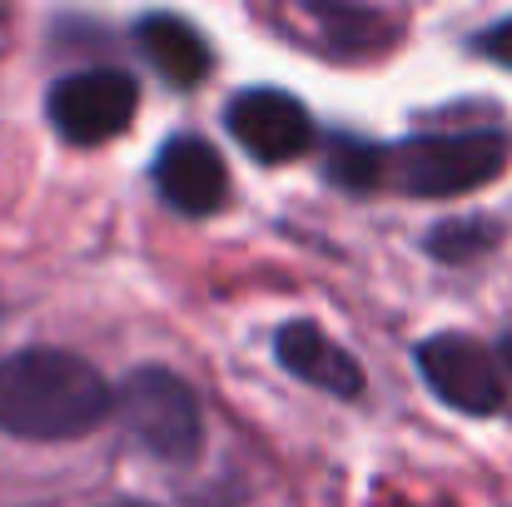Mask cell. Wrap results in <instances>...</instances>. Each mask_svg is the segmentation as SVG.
Returning a JSON list of instances; mask_svg holds the SVG:
<instances>
[{
	"label": "cell",
	"instance_id": "3957f363",
	"mask_svg": "<svg viewBox=\"0 0 512 507\" xmlns=\"http://www.w3.org/2000/svg\"><path fill=\"white\" fill-rule=\"evenodd\" d=\"M115 413L165 463H194L204 448V413L194 388L170 368H135L115 393Z\"/></svg>",
	"mask_w": 512,
	"mask_h": 507
},
{
	"label": "cell",
	"instance_id": "277c9868",
	"mask_svg": "<svg viewBox=\"0 0 512 507\" xmlns=\"http://www.w3.org/2000/svg\"><path fill=\"white\" fill-rule=\"evenodd\" d=\"M140 110V85L125 70H75L50 90V125L70 145H105L130 130Z\"/></svg>",
	"mask_w": 512,
	"mask_h": 507
},
{
	"label": "cell",
	"instance_id": "4fadbf2b",
	"mask_svg": "<svg viewBox=\"0 0 512 507\" xmlns=\"http://www.w3.org/2000/svg\"><path fill=\"white\" fill-rule=\"evenodd\" d=\"M105 507H150V503H105Z\"/></svg>",
	"mask_w": 512,
	"mask_h": 507
},
{
	"label": "cell",
	"instance_id": "8992f818",
	"mask_svg": "<svg viewBox=\"0 0 512 507\" xmlns=\"http://www.w3.org/2000/svg\"><path fill=\"white\" fill-rule=\"evenodd\" d=\"M224 125H229V135H234L259 165H289V160H299V155L314 145V120H309V110H304L294 95L269 90V85L234 95L229 110H224Z\"/></svg>",
	"mask_w": 512,
	"mask_h": 507
},
{
	"label": "cell",
	"instance_id": "6da1fadb",
	"mask_svg": "<svg viewBox=\"0 0 512 507\" xmlns=\"http://www.w3.org/2000/svg\"><path fill=\"white\" fill-rule=\"evenodd\" d=\"M115 413V388L70 348H15L0 358V433L75 443Z\"/></svg>",
	"mask_w": 512,
	"mask_h": 507
},
{
	"label": "cell",
	"instance_id": "8fae6325",
	"mask_svg": "<svg viewBox=\"0 0 512 507\" xmlns=\"http://www.w3.org/2000/svg\"><path fill=\"white\" fill-rule=\"evenodd\" d=\"M498 244V224L493 219H448L428 234V254L443 264H468L478 254H488Z\"/></svg>",
	"mask_w": 512,
	"mask_h": 507
},
{
	"label": "cell",
	"instance_id": "52a82bcc",
	"mask_svg": "<svg viewBox=\"0 0 512 507\" xmlns=\"http://www.w3.org/2000/svg\"><path fill=\"white\" fill-rule=\"evenodd\" d=\"M155 184L165 194V204L179 214H214L229 194V169L219 160L214 145L194 140V135H174L165 140V150L155 155Z\"/></svg>",
	"mask_w": 512,
	"mask_h": 507
},
{
	"label": "cell",
	"instance_id": "7a4b0ae2",
	"mask_svg": "<svg viewBox=\"0 0 512 507\" xmlns=\"http://www.w3.org/2000/svg\"><path fill=\"white\" fill-rule=\"evenodd\" d=\"M508 165V140L498 130H463V135H418L398 150H388L393 189L413 199H453L468 189H483Z\"/></svg>",
	"mask_w": 512,
	"mask_h": 507
},
{
	"label": "cell",
	"instance_id": "ba28073f",
	"mask_svg": "<svg viewBox=\"0 0 512 507\" xmlns=\"http://www.w3.org/2000/svg\"><path fill=\"white\" fill-rule=\"evenodd\" d=\"M274 353H279V363L294 378H304V383H314V388H324L334 398H363V368H358V358L343 343H334L319 324H309V319L284 324L274 334Z\"/></svg>",
	"mask_w": 512,
	"mask_h": 507
},
{
	"label": "cell",
	"instance_id": "9c48e42d",
	"mask_svg": "<svg viewBox=\"0 0 512 507\" xmlns=\"http://www.w3.org/2000/svg\"><path fill=\"white\" fill-rule=\"evenodd\" d=\"M135 40H140L145 60L170 80L174 90H194L209 75V65H214L204 35L189 20H179V15H145L140 30H135Z\"/></svg>",
	"mask_w": 512,
	"mask_h": 507
},
{
	"label": "cell",
	"instance_id": "5b68a950",
	"mask_svg": "<svg viewBox=\"0 0 512 507\" xmlns=\"http://www.w3.org/2000/svg\"><path fill=\"white\" fill-rule=\"evenodd\" d=\"M418 373L458 413L488 418V413H503L508 403L503 363L468 334H433L428 343H418Z\"/></svg>",
	"mask_w": 512,
	"mask_h": 507
},
{
	"label": "cell",
	"instance_id": "7c38bea8",
	"mask_svg": "<svg viewBox=\"0 0 512 507\" xmlns=\"http://www.w3.org/2000/svg\"><path fill=\"white\" fill-rule=\"evenodd\" d=\"M478 50H483L488 60H498V65H508L512 70V15L508 20H498L493 30H483V35H478Z\"/></svg>",
	"mask_w": 512,
	"mask_h": 507
},
{
	"label": "cell",
	"instance_id": "30bf717a",
	"mask_svg": "<svg viewBox=\"0 0 512 507\" xmlns=\"http://www.w3.org/2000/svg\"><path fill=\"white\" fill-rule=\"evenodd\" d=\"M329 179L348 194H373L388 179V150L363 145L353 135H334L329 140Z\"/></svg>",
	"mask_w": 512,
	"mask_h": 507
}]
</instances>
